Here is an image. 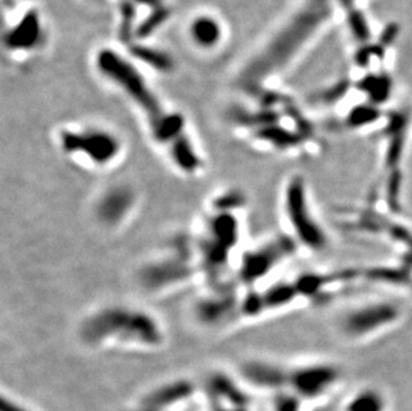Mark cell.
<instances>
[{"mask_svg": "<svg viewBox=\"0 0 412 411\" xmlns=\"http://www.w3.org/2000/svg\"><path fill=\"white\" fill-rule=\"evenodd\" d=\"M99 67L142 110L152 139L163 148L174 168L184 177L201 174L204 159L194 145L184 121L165 109L134 67L111 51L101 54Z\"/></svg>", "mask_w": 412, "mask_h": 411, "instance_id": "1", "label": "cell"}, {"mask_svg": "<svg viewBox=\"0 0 412 411\" xmlns=\"http://www.w3.org/2000/svg\"><path fill=\"white\" fill-rule=\"evenodd\" d=\"M245 198L236 190L224 191L212 198L201 231L194 234V243L201 277L208 287L227 283L226 273L233 263L242 235L240 214Z\"/></svg>", "mask_w": 412, "mask_h": 411, "instance_id": "2", "label": "cell"}, {"mask_svg": "<svg viewBox=\"0 0 412 411\" xmlns=\"http://www.w3.org/2000/svg\"><path fill=\"white\" fill-rule=\"evenodd\" d=\"M80 341L91 347H121L151 351L166 344V330L152 312L131 305L110 303L84 315Z\"/></svg>", "mask_w": 412, "mask_h": 411, "instance_id": "3", "label": "cell"}, {"mask_svg": "<svg viewBox=\"0 0 412 411\" xmlns=\"http://www.w3.org/2000/svg\"><path fill=\"white\" fill-rule=\"evenodd\" d=\"M245 377L252 385L268 390L289 391L303 402L323 400L330 395L342 379V371L333 363H306L280 366L254 361L245 366Z\"/></svg>", "mask_w": 412, "mask_h": 411, "instance_id": "4", "label": "cell"}, {"mask_svg": "<svg viewBox=\"0 0 412 411\" xmlns=\"http://www.w3.org/2000/svg\"><path fill=\"white\" fill-rule=\"evenodd\" d=\"M201 275L195 251L194 235L175 236L162 254L148 262L140 271V282L152 292L184 286Z\"/></svg>", "mask_w": 412, "mask_h": 411, "instance_id": "5", "label": "cell"}, {"mask_svg": "<svg viewBox=\"0 0 412 411\" xmlns=\"http://www.w3.org/2000/svg\"><path fill=\"white\" fill-rule=\"evenodd\" d=\"M282 210L295 243L312 253H321L328 246V235L312 207L310 191L301 175L291 177L282 194Z\"/></svg>", "mask_w": 412, "mask_h": 411, "instance_id": "6", "label": "cell"}, {"mask_svg": "<svg viewBox=\"0 0 412 411\" xmlns=\"http://www.w3.org/2000/svg\"><path fill=\"white\" fill-rule=\"evenodd\" d=\"M298 245L290 235H280L247 250L236 266V285L247 290L257 289L271 273L290 259Z\"/></svg>", "mask_w": 412, "mask_h": 411, "instance_id": "7", "label": "cell"}, {"mask_svg": "<svg viewBox=\"0 0 412 411\" xmlns=\"http://www.w3.org/2000/svg\"><path fill=\"white\" fill-rule=\"evenodd\" d=\"M60 146L66 155L96 170L113 166L122 154L121 141L103 130L66 131L60 136Z\"/></svg>", "mask_w": 412, "mask_h": 411, "instance_id": "8", "label": "cell"}, {"mask_svg": "<svg viewBox=\"0 0 412 411\" xmlns=\"http://www.w3.org/2000/svg\"><path fill=\"white\" fill-rule=\"evenodd\" d=\"M401 307L392 300H371L354 306L338 319L339 331L350 341H364L401 321Z\"/></svg>", "mask_w": 412, "mask_h": 411, "instance_id": "9", "label": "cell"}, {"mask_svg": "<svg viewBox=\"0 0 412 411\" xmlns=\"http://www.w3.org/2000/svg\"><path fill=\"white\" fill-rule=\"evenodd\" d=\"M138 192L131 186L124 183L111 185L95 202V217L103 226L116 229L128 222L138 209Z\"/></svg>", "mask_w": 412, "mask_h": 411, "instance_id": "10", "label": "cell"}, {"mask_svg": "<svg viewBox=\"0 0 412 411\" xmlns=\"http://www.w3.org/2000/svg\"><path fill=\"white\" fill-rule=\"evenodd\" d=\"M207 394L212 411H250V400L245 390L227 376H212Z\"/></svg>", "mask_w": 412, "mask_h": 411, "instance_id": "11", "label": "cell"}, {"mask_svg": "<svg viewBox=\"0 0 412 411\" xmlns=\"http://www.w3.org/2000/svg\"><path fill=\"white\" fill-rule=\"evenodd\" d=\"M387 402L382 393L375 389L357 391L345 403V411H386Z\"/></svg>", "mask_w": 412, "mask_h": 411, "instance_id": "12", "label": "cell"}, {"mask_svg": "<svg viewBox=\"0 0 412 411\" xmlns=\"http://www.w3.org/2000/svg\"><path fill=\"white\" fill-rule=\"evenodd\" d=\"M303 400L296 395L279 391L274 400V411H301Z\"/></svg>", "mask_w": 412, "mask_h": 411, "instance_id": "13", "label": "cell"}, {"mask_svg": "<svg viewBox=\"0 0 412 411\" xmlns=\"http://www.w3.org/2000/svg\"><path fill=\"white\" fill-rule=\"evenodd\" d=\"M195 35H196V38L201 40V43L212 42L215 39V36H218L216 24L203 19L201 22L195 24Z\"/></svg>", "mask_w": 412, "mask_h": 411, "instance_id": "14", "label": "cell"}, {"mask_svg": "<svg viewBox=\"0 0 412 411\" xmlns=\"http://www.w3.org/2000/svg\"><path fill=\"white\" fill-rule=\"evenodd\" d=\"M1 411H28L26 407L21 406L11 398H3L1 400Z\"/></svg>", "mask_w": 412, "mask_h": 411, "instance_id": "15", "label": "cell"}]
</instances>
